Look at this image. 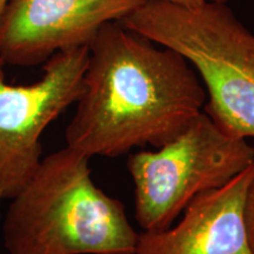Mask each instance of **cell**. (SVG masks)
Wrapping results in <instances>:
<instances>
[{"label":"cell","mask_w":254,"mask_h":254,"mask_svg":"<svg viewBox=\"0 0 254 254\" xmlns=\"http://www.w3.org/2000/svg\"><path fill=\"white\" fill-rule=\"evenodd\" d=\"M165 1L182 6H187V7H195V6H200L204 4L206 0H165Z\"/></svg>","instance_id":"cell-9"},{"label":"cell","mask_w":254,"mask_h":254,"mask_svg":"<svg viewBox=\"0 0 254 254\" xmlns=\"http://www.w3.org/2000/svg\"><path fill=\"white\" fill-rule=\"evenodd\" d=\"M254 160V147L200 112L158 151L127 159L142 231L170 227L196 196L224 186Z\"/></svg>","instance_id":"cell-4"},{"label":"cell","mask_w":254,"mask_h":254,"mask_svg":"<svg viewBox=\"0 0 254 254\" xmlns=\"http://www.w3.org/2000/svg\"><path fill=\"white\" fill-rule=\"evenodd\" d=\"M90 157L74 148L41 163L6 212L8 254H133L139 233L118 199L95 186Z\"/></svg>","instance_id":"cell-2"},{"label":"cell","mask_w":254,"mask_h":254,"mask_svg":"<svg viewBox=\"0 0 254 254\" xmlns=\"http://www.w3.org/2000/svg\"><path fill=\"white\" fill-rule=\"evenodd\" d=\"M5 4H6V0H0V14H1L2 8H4Z\"/></svg>","instance_id":"cell-10"},{"label":"cell","mask_w":254,"mask_h":254,"mask_svg":"<svg viewBox=\"0 0 254 254\" xmlns=\"http://www.w3.org/2000/svg\"><path fill=\"white\" fill-rule=\"evenodd\" d=\"M254 160L224 186L196 196L177 225L139 233L133 254H251L244 206Z\"/></svg>","instance_id":"cell-7"},{"label":"cell","mask_w":254,"mask_h":254,"mask_svg":"<svg viewBox=\"0 0 254 254\" xmlns=\"http://www.w3.org/2000/svg\"><path fill=\"white\" fill-rule=\"evenodd\" d=\"M147 0H6L0 14V57L34 66L59 51L90 45L109 21H120Z\"/></svg>","instance_id":"cell-6"},{"label":"cell","mask_w":254,"mask_h":254,"mask_svg":"<svg viewBox=\"0 0 254 254\" xmlns=\"http://www.w3.org/2000/svg\"><path fill=\"white\" fill-rule=\"evenodd\" d=\"M244 225L247 245L251 254H254V176L247 189L245 206H244Z\"/></svg>","instance_id":"cell-8"},{"label":"cell","mask_w":254,"mask_h":254,"mask_svg":"<svg viewBox=\"0 0 254 254\" xmlns=\"http://www.w3.org/2000/svg\"><path fill=\"white\" fill-rule=\"evenodd\" d=\"M120 23L180 53L204 85V112L225 131L254 138V36L225 2L147 0Z\"/></svg>","instance_id":"cell-3"},{"label":"cell","mask_w":254,"mask_h":254,"mask_svg":"<svg viewBox=\"0 0 254 254\" xmlns=\"http://www.w3.org/2000/svg\"><path fill=\"white\" fill-rule=\"evenodd\" d=\"M209 1H217V2H225L226 0H209Z\"/></svg>","instance_id":"cell-12"},{"label":"cell","mask_w":254,"mask_h":254,"mask_svg":"<svg viewBox=\"0 0 254 254\" xmlns=\"http://www.w3.org/2000/svg\"><path fill=\"white\" fill-rule=\"evenodd\" d=\"M88 45L59 51L45 63L39 81L9 85L0 57V192L12 199L41 163L40 138L51 123L75 104L84 88Z\"/></svg>","instance_id":"cell-5"},{"label":"cell","mask_w":254,"mask_h":254,"mask_svg":"<svg viewBox=\"0 0 254 254\" xmlns=\"http://www.w3.org/2000/svg\"><path fill=\"white\" fill-rule=\"evenodd\" d=\"M5 199L4 195H2V193L0 192V206H1V200ZM0 224H1V213H0Z\"/></svg>","instance_id":"cell-11"},{"label":"cell","mask_w":254,"mask_h":254,"mask_svg":"<svg viewBox=\"0 0 254 254\" xmlns=\"http://www.w3.org/2000/svg\"><path fill=\"white\" fill-rule=\"evenodd\" d=\"M159 46L120 21L100 27L66 127L68 147L90 158L158 148L202 112L206 91L198 73L177 51Z\"/></svg>","instance_id":"cell-1"}]
</instances>
